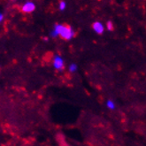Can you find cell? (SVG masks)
Masks as SVG:
<instances>
[{"mask_svg": "<svg viewBox=\"0 0 146 146\" xmlns=\"http://www.w3.org/2000/svg\"><path fill=\"white\" fill-rule=\"evenodd\" d=\"M77 70H78V65L76 63L72 62L69 64V66H68V72L70 74H74L77 72Z\"/></svg>", "mask_w": 146, "mask_h": 146, "instance_id": "6", "label": "cell"}, {"mask_svg": "<svg viewBox=\"0 0 146 146\" xmlns=\"http://www.w3.org/2000/svg\"><path fill=\"white\" fill-rule=\"evenodd\" d=\"M92 29L98 35H102L106 30V27L104 23H102L101 21H95L92 24Z\"/></svg>", "mask_w": 146, "mask_h": 146, "instance_id": "4", "label": "cell"}, {"mask_svg": "<svg viewBox=\"0 0 146 146\" xmlns=\"http://www.w3.org/2000/svg\"><path fill=\"white\" fill-rule=\"evenodd\" d=\"M5 20V15L4 13H2V11H0V24H1Z\"/></svg>", "mask_w": 146, "mask_h": 146, "instance_id": "10", "label": "cell"}, {"mask_svg": "<svg viewBox=\"0 0 146 146\" xmlns=\"http://www.w3.org/2000/svg\"><path fill=\"white\" fill-rule=\"evenodd\" d=\"M67 7V4L66 1H60L58 5V9L60 12H64Z\"/></svg>", "mask_w": 146, "mask_h": 146, "instance_id": "7", "label": "cell"}, {"mask_svg": "<svg viewBox=\"0 0 146 146\" xmlns=\"http://www.w3.org/2000/svg\"><path fill=\"white\" fill-rule=\"evenodd\" d=\"M106 107L109 109V110H114L115 108H116V105H115V103L113 101V100H111V99H109V100H107L106 101Z\"/></svg>", "mask_w": 146, "mask_h": 146, "instance_id": "8", "label": "cell"}, {"mask_svg": "<svg viewBox=\"0 0 146 146\" xmlns=\"http://www.w3.org/2000/svg\"><path fill=\"white\" fill-rule=\"evenodd\" d=\"M105 27H106V29L108 31H111V30L113 29V21H108L106 23Z\"/></svg>", "mask_w": 146, "mask_h": 146, "instance_id": "9", "label": "cell"}, {"mask_svg": "<svg viewBox=\"0 0 146 146\" xmlns=\"http://www.w3.org/2000/svg\"><path fill=\"white\" fill-rule=\"evenodd\" d=\"M44 41H48V38H47V37H44Z\"/></svg>", "mask_w": 146, "mask_h": 146, "instance_id": "11", "label": "cell"}, {"mask_svg": "<svg viewBox=\"0 0 146 146\" xmlns=\"http://www.w3.org/2000/svg\"><path fill=\"white\" fill-rule=\"evenodd\" d=\"M57 140H58V142L59 143V144H60L61 146H69V145H68V143H66V141L65 136L62 134H58L57 135Z\"/></svg>", "mask_w": 146, "mask_h": 146, "instance_id": "5", "label": "cell"}, {"mask_svg": "<svg viewBox=\"0 0 146 146\" xmlns=\"http://www.w3.org/2000/svg\"><path fill=\"white\" fill-rule=\"evenodd\" d=\"M36 9V5L33 1H26L21 5V11L23 13H32Z\"/></svg>", "mask_w": 146, "mask_h": 146, "instance_id": "3", "label": "cell"}, {"mask_svg": "<svg viewBox=\"0 0 146 146\" xmlns=\"http://www.w3.org/2000/svg\"><path fill=\"white\" fill-rule=\"evenodd\" d=\"M50 36L53 39L59 37L65 41H70L75 36V31L70 25L57 23L54 25L52 30L50 31Z\"/></svg>", "mask_w": 146, "mask_h": 146, "instance_id": "1", "label": "cell"}, {"mask_svg": "<svg viewBox=\"0 0 146 146\" xmlns=\"http://www.w3.org/2000/svg\"><path fill=\"white\" fill-rule=\"evenodd\" d=\"M51 65H52L53 68L57 71L61 72L65 69V59L63 58V57L59 54H55L52 57V59H51Z\"/></svg>", "mask_w": 146, "mask_h": 146, "instance_id": "2", "label": "cell"}]
</instances>
